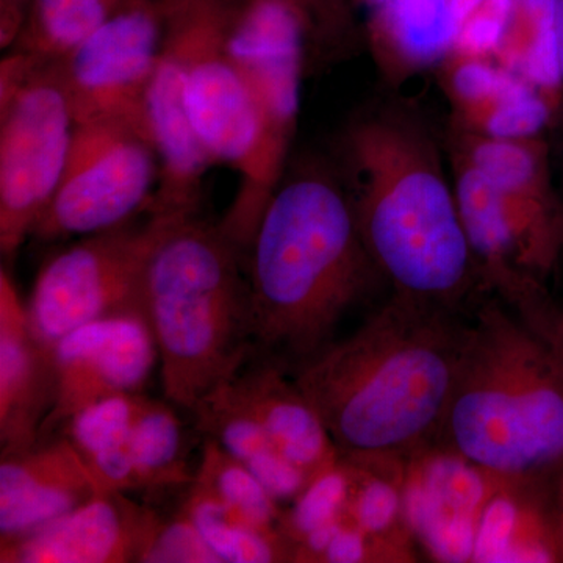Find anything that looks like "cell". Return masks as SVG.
<instances>
[{"instance_id":"6da1fadb","label":"cell","mask_w":563,"mask_h":563,"mask_svg":"<svg viewBox=\"0 0 563 563\" xmlns=\"http://www.w3.org/2000/svg\"><path fill=\"white\" fill-rule=\"evenodd\" d=\"M468 312L391 295L350 335L291 368L343 459L395 465L431 446L453 395Z\"/></svg>"},{"instance_id":"7a4b0ae2","label":"cell","mask_w":563,"mask_h":563,"mask_svg":"<svg viewBox=\"0 0 563 563\" xmlns=\"http://www.w3.org/2000/svg\"><path fill=\"white\" fill-rule=\"evenodd\" d=\"M252 342L287 369L335 340L377 282L350 192L320 172L280 181L246 254Z\"/></svg>"},{"instance_id":"3957f363","label":"cell","mask_w":563,"mask_h":563,"mask_svg":"<svg viewBox=\"0 0 563 563\" xmlns=\"http://www.w3.org/2000/svg\"><path fill=\"white\" fill-rule=\"evenodd\" d=\"M343 146L363 242L393 295L468 312L485 291L431 136L380 113L354 122Z\"/></svg>"},{"instance_id":"277c9868","label":"cell","mask_w":563,"mask_h":563,"mask_svg":"<svg viewBox=\"0 0 563 563\" xmlns=\"http://www.w3.org/2000/svg\"><path fill=\"white\" fill-rule=\"evenodd\" d=\"M431 446L518 484L551 488L563 472V358L493 295L470 309L453 395Z\"/></svg>"},{"instance_id":"5b68a950","label":"cell","mask_w":563,"mask_h":563,"mask_svg":"<svg viewBox=\"0 0 563 563\" xmlns=\"http://www.w3.org/2000/svg\"><path fill=\"white\" fill-rule=\"evenodd\" d=\"M242 257L220 225L195 214L163 239L144 274L141 310L163 391L188 412L246 361L252 318Z\"/></svg>"},{"instance_id":"8992f818","label":"cell","mask_w":563,"mask_h":563,"mask_svg":"<svg viewBox=\"0 0 563 563\" xmlns=\"http://www.w3.org/2000/svg\"><path fill=\"white\" fill-rule=\"evenodd\" d=\"M318 10L320 0H246L232 9L229 47L250 87L257 139L218 225L243 254L280 185L298 122L303 52Z\"/></svg>"},{"instance_id":"52a82bcc","label":"cell","mask_w":563,"mask_h":563,"mask_svg":"<svg viewBox=\"0 0 563 563\" xmlns=\"http://www.w3.org/2000/svg\"><path fill=\"white\" fill-rule=\"evenodd\" d=\"M74 122L54 63L11 52L0 63V251L20 250L65 172Z\"/></svg>"},{"instance_id":"ba28073f","label":"cell","mask_w":563,"mask_h":563,"mask_svg":"<svg viewBox=\"0 0 563 563\" xmlns=\"http://www.w3.org/2000/svg\"><path fill=\"white\" fill-rule=\"evenodd\" d=\"M187 218L147 211L144 221L84 236L57 252L40 269L27 303L36 339L52 347L87 322L141 310L152 255Z\"/></svg>"},{"instance_id":"9c48e42d","label":"cell","mask_w":563,"mask_h":563,"mask_svg":"<svg viewBox=\"0 0 563 563\" xmlns=\"http://www.w3.org/2000/svg\"><path fill=\"white\" fill-rule=\"evenodd\" d=\"M157 179L150 133L121 121L76 124L60 184L32 236L55 242L120 228L147 213Z\"/></svg>"},{"instance_id":"30bf717a","label":"cell","mask_w":563,"mask_h":563,"mask_svg":"<svg viewBox=\"0 0 563 563\" xmlns=\"http://www.w3.org/2000/svg\"><path fill=\"white\" fill-rule=\"evenodd\" d=\"M163 44L176 58L185 106L214 165L242 174L257 139L247 81L229 47L233 7L222 0H162Z\"/></svg>"},{"instance_id":"8fae6325","label":"cell","mask_w":563,"mask_h":563,"mask_svg":"<svg viewBox=\"0 0 563 563\" xmlns=\"http://www.w3.org/2000/svg\"><path fill=\"white\" fill-rule=\"evenodd\" d=\"M163 35L162 0H125L96 31L52 60L74 122H128L151 135L146 99Z\"/></svg>"},{"instance_id":"7c38bea8","label":"cell","mask_w":563,"mask_h":563,"mask_svg":"<svg viewBox=\"0 0 563 563\" xmlns=\"http://www.w3.org/2000/svg\"><path fill=\"white\" fill-rule=\"evenodd\" d=\"M51 350L54 402L41 440L92 402L141 393L158 362L154 336L141 310L87 322Z\"/></svg>"},{"instance_id":"4fadbf2b","label":"cell","mask_w":563,"mask_h":563,"mask_svg":"<svg viewBox=\"0 0 563 563\" xmlns=\"http://www.w3.org/2000/svg\"><path fill=\"white\" fill-rule=\"evenodd\" d=\"M158 520L124 492H102L38 531L0 543V562H141Z\"/></svg>"},{"instance_id":"5bb4252c","label":"cell","mask_w":563,"mask_h":563,"mask_svg":"<svg viewBox=\"0 0 563 563\" xmlns=\"http://www.w3.org/2000/svg\"><path fill=\"white\" fill-rule=\"evenodd\" d=\"M102 492L90 466L65 435L2 453L0 543L38 531Z\"/></svg>"},{"instance_id":"9a60e30c","label":"cell","mask_w":563,"mask_h":563,"mask_svg":"<svg viewBox=\"0 0 563 563\" xmlns=\"http://www.w3.org/2000/svg\"><path fill=\"white\" fill-rule=\"evenodd\" d=\"M54 402L52 350L36 339L27 306L5 268L0 269V444L2 453L41 440Z\"/></svg>"},{"instance_id":"2e32d148","label":"cell","mask_w":563,"mask_h":563,"mask_svg":"<svg viewBox=\"0 0 563 563\" xmlns=\"http://www.w3.org/2000/svg\"><path fill=\"white\" fill-rule=\"evenodd\" d=\"M146 111L158 161L157 191L147 211L195 217L203 177L214 162L192 125L179 65L165 44L147 91Z\"/></svg>"},{"instance_id":"e0dca14e","label":"cell","mask_w":563,"mask_h":563,"mask_svg":"<svg viewBox=\"0 0 563 563\" xmlns=\"http://www.w3.org/2000/svg\"><path fill=\"white\" fill-rule=\"evenodd\" d=\"M224 387L255 418L285 457L312 481L342 459L312 404L280 363H244Z\"/></svg>"},{"instance_id":"ac0fdd59","label":"cell","mask_w":563,"mask_h":563,"mask_svg":"<svg viewBox=\"0 0 563 563\" xmlns=\"http://www.w3.org/2000/svg\"><path fill=\"white\" fill-rule=\"evenodd\" d=\"M472 562H563L551 488L498 479L477 523Z\"/></svg>"},{"instance_id":"d6986e66","label":"cell","mask_w":563,"mask_h":563,"mask_svg":"<svg viewBox=\"0 0 563 563\" xmlns=\"http://www.w3.org/2000/svg\"><path fill=\"white\" fill-rule=\"evenodd\" d=\"M191 413L196 429L250 468L277 503L292 501L310 483L309 476L280 453L261 422L232 398L224 384L203 396Z\"/></svg>"},{"instance_id":"ffe728a7","label":"cell","mask_w":563,"mask_h":563,"mask_svg":"<svg viewBox=\"0 0 563 563\" xmlns=\"http://www.w3.org/2000/svg\"><path fill=\"white\" fill-rule=\"evenodd\" d=\"M455 33L453 0H390L373 10L374 51L396 77L453 54Z\"/></svg>"},{"instance_id":"44dd1931","label":"cell","mask_w":563,"mask_h":563,"mask_svg":"<svg viewBox=\"0 0 563 563\" xmlns=\"http://www.w3.org/2000/svg\"><path fill=\"white\" fill-rule=\"evenodd\" d=\"M143 393L110 396L84 407L63 428L103 492L136 490L131 440Z\"/></svg>"},{"instance_id":"7402d4cb","label":"cell","mask_w":563,"mask_h":563,"mask_svg":"<svg viewBox=\"0 0 563 563\" xmlns=\"http://www.w3.org/2000/svg\"><path fill=\"white\" fill-rule=\"evenodd\" d=\"M558 0H514L509 25L496 51L499 65L542 92L555 111L561 109Z\"/></svg>"},{"instance_id":"603a6c76","label":"cell","mask_w":563,"mask_h":563,"mask_svg":"<svg viewBox=\"0 0 563 563\" xmlns=\"http://www.w3.org/2000/svg\"><path fill=\"white\" fill-rule=\"evenodd\" d=\"M457 152L506 195L563 203L551 180L547 143L540 136L509 140L468 132Z\"/></svg>"},{"instance_id":"cb8c5ba5","label":"cell","mask_w":563,"mask_h":563,"mask_svg":"<svg viewBox=\"0 0 563 563\" xmlns=\"http://www.w3.org/2000/svg\"><path fill=\"white\" fill-rule=\"evenodd\" d=\"M181 510L221 563L292 562L290 544L280 531L251 523L195 485H190Z\"/></svg>"},{"instance_id":"d4e9b609","label":"cell","mask_w":563,"mask_h":563,"mask_svg":"<svg viewBox=\"0 0 563 563\" xmlns=\"http://www.w3.org/2000/svg\"><path fill=\"white\" fill-rule=\"evenodd\" d=\"M131 455L136 490L162 492L191 484L184 429L169 404L144 396L132 432Z\"/></svg>"},{"instance_id":"484cf974","label":"cell","mask_w":563,"mask_h":563,"mask_svg":"<svg viewBox=\"0 0 563 563\" xmlns=\"http://www.w3.org/2000/svg\"><path fill=\"white\" fill-rule=\"evenodd\" d=\"M125 0H32L11 52L55 60L103 24Z\"/></svg>"},{"instance_id":"4316f807","label":"cell","mask_w":563,"mask_h":563,"mask_svg":"<svg viewBox=\"0 0 563 563\" xmlns=\"http://www.w3.org/2000/svg\"><path fill=\"white\" fill-rule=\"evenodd\" d=\"M191 485L220 499L251 523L279 531L280 504L250 468L207 437Z\"/></svg>"},{"instance_id":"83f0119b","label":"cell","mask_w":563,"mask_h":563,"mask_svg":"<svg viewBox=\"0 0 563 563\" xmlns=\"http://www.w3.org/2000/svg\"><path fill=\"white\" fill-rule=\"evenodd\" d=\"M352 488V465L340 459L328 472L307 484L287 510H282L279 531L291 548L306 537L342 523L347 518Z\"/></svg>"},{"instance_id":"f1b7e54d","label":"cell","mask_w":563,"mask_h":563,"mask_svg":"<svg viewBox=\"0 0 563 563\" xmlns=\"http://www.w3.org/2000/svg\"><path fill=\"white\" fill-rule=\"evenodd\" d=\"M141 562L221 563L181 507L173 517H161Z\"/></svg>"},{"instance_id":"f546056e","label":"cell","mask_w":563,"mask_h":563,"mask_svg":"<svg viewBox=\"0 0 563 563\" xmlns=\"http://www.w3.org/2000/svg\"><path fill=\"white\" fill-rule=\"evenodd\" d=\"M514 0H484L459 22L453 54L485 58L496 54L512 14Z\"/></svg>"},{"instance_id":"4dcf8cb0","label":"cell","mask_w":563,"mask_h":563,"mask_svg":"<svg viewBox=\"0 0 563 563\" xmlns=\"http://www.w3.org/2000/svg\"><path fill=\"white\" fill-rule=\"evenodd\" d=\"M32 0H0V46L9 51L24 27Z\"/></svg>"},{"instance_id":"1f68e13d","label":"cell","mask_w":563,"mask_h":563,"mask_svg":"<svg viewBox=\"0 0 563 563\" xmlns=\"http://www.w3.org/2000/svg\"><path fill=\"white\" fill-rule=\"evenodd\" d=\"M551 510H553L555 532H558L563 561V472L559 474L551 487Z\"/></svg>"},{"instance_id":"d6a6232c","label":"cell","mask_w":563,"mask_h":563,"mask_svg":"<svg viewBox=\"0 0 563 563\" xmlns=\"http://www.w3.org/2000/svg\"><path fill=\"white\" fill-rule=\"evenodd\" d=\"M555 27H558V47H559V68H561L562 80V102L559 114L563 120V0H558V16H555Z\"/></svg>"},{"instance_id":"836d02e7","label":"cell","mask_w":563,"mask_h":563,"mask_svg":"<svg viewBox=\"0 0 563 563\" xmlns=\"http://www.w3.org/2000/svg\"><path fill=\"white\" fill-rule=\"evenodd\" d=\"M483 2L484 0H453L454 16L455 21H457V25L459 22L465 20V18Z\"/></svg>"},{"instance_id":"e575fe53","label":"cell","mask_w":563,"mask_h":563,"mask_svg":"<svg viewBox=\"0 0 563 563\" xmlns=\"http://www.w3.org/2000/svg\"><path fill=\"white\" fill-rule=\"evenodd\" d=\"M551 342L563 343V310H559L555 317L553 331L550 333Z\"/></svg>"},{"instance_id":"d590c367","label":"cell","mask_w":563,"mask_h":563,"mask_svg":"<svg viewBox=\"0 0 563 563\" xmlns=\"http://www.w3.org/2000/svg\"><path fill=\"white\" fill-rule=\"evenodd\" d=\"M361 2L365 3L369 9L376 10L379 9V7L385 5V3L390 2V0H361Z\"/></svg>"},{"instance_id":"8d00e7d4","label":"cell","mask_w":563,"mask_h":563,"mask_svg":"<svg viewBox=\"0 0 563 563\" xmlns=\"http://www.w3.org/2000/svg\"><path fill=\"white\" fill-rule=\"evenodd\" d=\"M222 2H225L229 7H233V9H235V7L242 5L246 0H222Z\"/></svg>"},{"instance_id":"74e56055","label":"cell","mask_w":563,"mask_h":563,"mask_svg":"<svg viewBox=\"0 0 563 563\" xmlns=\"http://www.w3.org/2000/svg\"><path fill=\"white\" fill-rule=\"evenodd\" d=\"M555 350H558L559 354H561V357L563 358V343H555L553 342Z\"/></svg>"}]
</instances>
